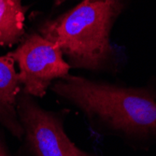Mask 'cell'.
Segmentation results:
<instances>
[{
  "mask_svg": "<svg viewBox=\"0 0 156 156\" xmlns=\"http://www.w3.org/2000/svg\"><path fill=\"white\" fill-rule=\"evenodd\" d=\"M21 91L13 57L9 52L0 56V126L19 140L23 135L17 112V96Z\"/></svg>",
  "mask_w": 156,
  "mask_h": 156,
  "instance_id": "cell-5",
  "label": "cell"
},
{
  "mask_svg": "<svg viewBox=\"0 0 156 156\" xmlns=\"http://www.w3.org/2000/svg\"><path fill=\"white\" fill-rule=\"evenodd\" d=\"M26 9L21 0H0V47H12L22 41Z\"/></svg>",
  "mask_w": 156,
  "mask_h": 156,
  "instance_id": "cell-6",
  "label": "cell"
},
{
  "mask_svg": "<svg viewBox=\"0 0 156 156\" xmlns=\"http://www.w3.org/2000/svg\"><path fill=\"white\" fill-rule=\"evenodd\" d=\"M50 91L79 111L93 133L117 138L135 151L156 147V77L135 86L68 74Z\"/></svg>",
  "mask_w": 156,
  "mask_h": 156,
  "instance_id": "cell-1",
  "label": "cell"
},
{
  "mask_svg": "<svg viewBox=\"0 0 156 156\" xmlns=\"http://www.w3.org/2000/svg\"><path fill=\"white\" fill-rule=\"evenodd\" d=\"M66 1V0H54V5L55 6H60Z\"/></svg>",
  "mask_w": 156,
  "mask_h": 156,
  "instance_id": "cell-8",
  "label": "cell"
},
{
  "mask_svg": "<svg viewBox=\"0 0 156 156\" xmlns=\"http://www.w3.org/2000/svg\"><path fill=\"white\" fill-rule=\"evenodd\" d=\"M9 53L18 66L22 91L35 98L44 97L54 81L70 74L60 48L39 34L26 36Z\"/></svg>",
  "mask_w": 156,
  "mask_h": 156,
  "instance_id": "cell-4",
  "label": "cell"
},
{
  "mask_svg": "<svg viewBox=\"0 0 156 156\" xmlns=\"http://www.w3.org/2000/svg\"><path fill=\"white\" fill-rule=\"evenodd\" d=\"M126 0H82L54 19L45 21L38 34L58 46L71 68L116 75L121 60L110 33Z\"/></svg>",
  "mask_w": 156,
  "mask_h": 156,
  "instance_id": "cell-2",
  "label": "cell"
},
{
  "mask_svg": "<svg viewBox=\"0 0 156 156\" xmlns=\"http://www.w3.org/2000/svg\"><path fill=\"white\" fill-rule=\"evenodd\" d=\"M0 156H11L1 131H0Z\"/></svg>",
  "mask_w": 156,
  "mask_h": 156,
  "instance_id": "cell-7",
  "label": "cell"
},
{
  "mask_svg": "<svg viewBox=\"0 0 156 156\" xmlns=\"http://www.w3.org/2000/svg\"><path fill=\"white\" fill-rule=\"evenodd\" d=\"M17 112L23 130L18 156H96L70 139L65 122L70 109L49 110L37 98L23 93L17 96Z\"/></svg>",
  "mask_w": 156,
  "mask_h": 156,
  "instance_id": "cell-3",
  "label": "cell"
}]
</instances>
